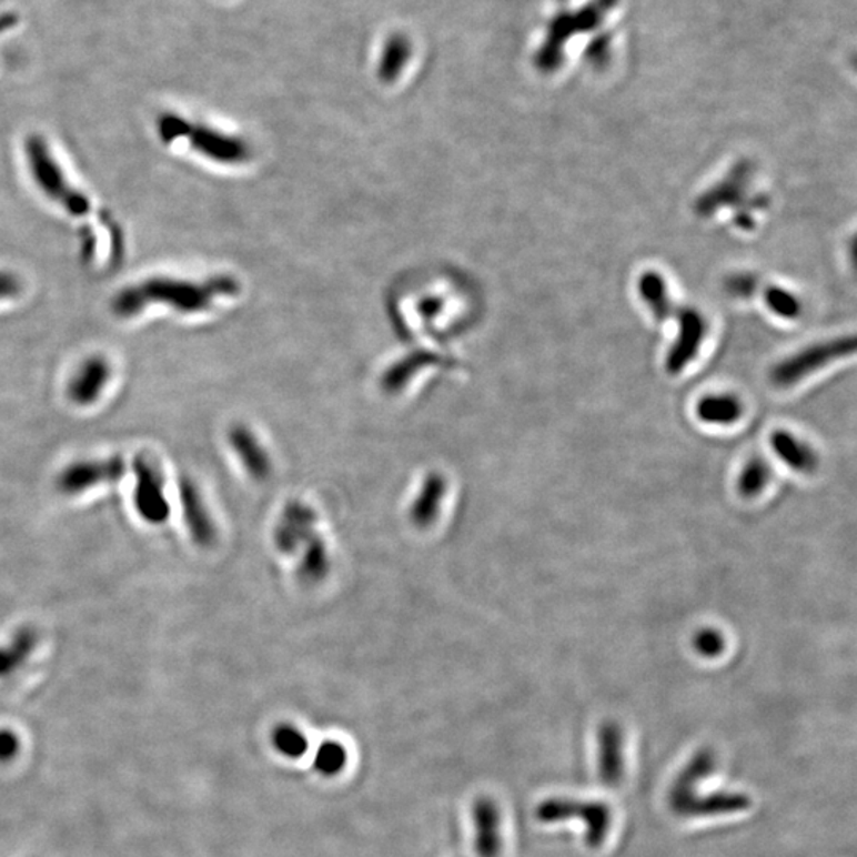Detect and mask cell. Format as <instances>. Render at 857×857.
I'll return each mask as SVG.
<instances>
[{
	"label": "cell",
	"instance_id": "3957f363",
	"mask_svg": "<svg viewBox=\"0 0 857 857\" xmlns=\"http://www.w3.org/2000/svg\"><path fill=\"white\" fill-rule=\"evenodd\" d=\"M616 0H593L578 12H564L550 24L548 36L538 53L535 65L543 73L556 72L563 64L564 47L572 37L598 28Z\"/></svg>",
	"mask_w": 857,
	"mask_h": 857
},
{
	"label": "cell",
	"instance_id": "e0dca14e",
	"mask_svg": "<svg viewBox=\"0 0 857 857\" xmlns=\"http://www.w3.org/2000/svg\"><path fill=\"white\" fill-rule=\"evenodd\" d=\"M110 376H112V367L105 357H88L69 383L70 401L81 406L94 404L110 382Z\"/></svg>",
	"mask_w": 857,
	"mask_h": 857
},
{
	"label": "cell",
	"instance_id": "836d02e7",
	"mask_svg": "<svg viewBox=\"0 0 857 857\" xmlns=\"http://www.w3.org/2000/svg\"><path fill=\"white\" fill-rule=\"evenodd\" d=\"M442 309V301L441 299H427V301L421 302L420 305V312L423 316H434L437 315L438 310Z\"/></svg>",
	"mask_w": 857,
	"mask_h": 857
},
{
	"label": "cell",
	"instance_id": "ffe728a7",
	"mask_svg": "<svg viewBox=\"0 0 857 857\" xmlns=\"http://www.w3.org/2000/svg\"><path fill=\"white\" fill-rule=\"evenodd\" d=\"M742 413H744V405L737 397L729 394L707 395L697 405V416L704 423L718 424V426L735 423L740 420Z\"/></svg>",
	"mask_w": 857,
	"mask_h": 857
},
{
	"label": "cell",
	"instance_id": "e575fe53",
	"mask_svg": "<svg viewBox=\"0 0 857 857\" xmlns=\"http://www.w3.org/2000/svg\"><path fill=\"white\" fill-rule=\"evenodd\" d=\"M737 226L742 229H752L755 226V223H753L752 216H749V214H742V216L737 218Z\"/></svg>",
	"mask_w": 857,
	"mask_h": 857
},
{
	"label": "cell",
	"instance_id": "d6986e66",
	"mask_svg": "<svg viewBox=\"0 0 857 857\" xmlns=\"http://www.w3.org/2000/svg\"><path fill=\"white\" fill-rule=\"evenodd\" d=\"M331 572V554L326 542L313 535L304 545L301 561H299L298 576L305 585H317Z\"/></svg>",
	"mask_w": 857,
	"mask_h": 857
},
{
	"label": "cell",
	"instance_id": "ba28073f",
	"mask_svg": "<svg viewBox=\"0 0 857 857\" xmlns=\"http://www.w3.org/2000/svg\"><path fill=\"white\" fill-rule=\"evenodd\" d=\"M125 474V463L123 457L113 456L109 460L80 461L69 465L58 478L59 490L64 494H80L90 490L92 486L102 485V483H113L123 478Z\"/></svg>",
	"mask_w": 857,
	"mask_h": 857
},
{
	"label": "cell",
	"instance_id": "44dd1931",
	"mask_svg": "<svg viewBox=\"0 0 857 857\" xmlns=\"http://www.w3.org/2000/svg\"><path fill=\"white\" fill-rule=\"evenodd\" d=\"M437 356H434L427 351H416V353L410 354L405 360L399 361L383 375L382 387L386 393L395 394L399 391L404 390L406 383L415 376L416 372L421 369L427 367V365L435 364Z\"/></svg>",
	"mask_w": 857,
	"mask_h": 857
},
{
	"label": "cell",
	"instance_id": "83f0119b",
	"mask_svg": "<svg viewBox=\"0 0 857 857\" xmlns=\"http://www.w3.org/2000/svg\"><path fill=\"white\" fill-rule=\"evenodd\" d=\"M349 763L345 746L335 740H326L320 745L315 755V768L324 777H335Z\"/></svg>",
	"mask_w": 857,
	"mask_h": 857
},
{
	"label": "cell",
	"instance_id": "d4e9b609",
	"mask_svg": "<svg viewBox=\"0 0 857 857\" xmlns=\"http://www.w3.org/2000/svg\"><path fill=\"white\" fill-rule=\"evenodd\" d=\"M745 168L734 170L733 175L729 179L723 181L719 186L708 192L707 195L700 199L699 210L704 214H710L715 212L716 206L727 205V203H735L740 199L742 191H744L745 184Z\"/></svg>",
	"mask_w": 857,
	"mask_h": 857
},
{
	"label": "cell",
	"instance_id": "9c48e42d",
	"mask_svg": "<svg viewBox=\"0 0 857 857\" xmlns=\"http://www.w3.org/2000/svg\"><path fill=\"white\" fill-rule=\"evenodd\" d=\"M675 316L678 320V337L666 360V371L671 375L685 371L686 365L699 353L707 334V323L697 310L679 309Z\"/></svg>",
	"mask_w": 857,
	"mask_h": 857
},
{
	"label": "cell",
	"instance_id": "8fae6325",
	"mask_svg": "<svg viewBox=\"0 0 857 857\" xmlns=\"http://www.w3.org/2000/svg\"><path fill=\"white\" fill-rule=\"evenodd\" d=\"M317 516L315 510L304 502H290L283 508L276 524L273 541L283 554H294L315 535Z\"/></svg>",
	"mask_w": 857,
	"mask_h": 857
},
{
	"label": "cell",
	"instance_id": "9a60e30c",
	"mask_svg": "<svg viewBox=\"0 0 857 857\" xmlns=\"http://www.w3.org/2000/svg\"><path fill=\"white\" fill-rule=\"evenodd\" d=\"M475 853L478 857H498L502 853L501 810L490 797H480L472 807Z\"/></svg>",
	"mask_w": 857,
	"mask_h": 857
},
{
	"label": "cell",
	"instance_id": "5b68a950",
	"mask_svg": "<svg viewBox=\"0 0 857 857\" xmlns=\"http://www.w3.org/2000/svg\"><path fill=\"white\" fill-rule=\"evenodd\" d=\"M855 350L856 340L853 337H841L808 346L775 365L770 373L772 383L778 387L794 386L810 376L813 372L826 367L830 362L849 356L855 353Z\"/></svg>",
	"mask_w": 857,
	"mask_h": 857
},
{
	"label": "cell",
	"instance_id": "30bf717a",
	"mask_svg": "<svg viewBox=\"0 0 857 857\" xmlns=\"http://www.w3.org/2000/svg\"><path fill=\"white\" fill-rule=\"evenodd\" d=\"M179 496L184 523H186L192 541L201 548H212L218 542L216 524H214L212 513L203 501L199 486L191 478H181Z\"/></svg>",
	"mask_w": 857,
	"mask_h": 857
},
{
	"label": "cell",
	"instance_id": "4fadbf2b",
	"mask_svg": "<svg viewBox=\"0 0 857 857\" xmlns=\"http://www.w3.org/2000/svg\"><path fill=\"white\" fill-rule=\"evenodd\" d=\"M228 442L240 464L254 482H265L272 475L271 454L250 427L235 424L229 428Z\"/></svg>",
	"mask_w": 857,
	"mask_h": 857
},
{
	"label": "cell",
	"instance_id": "ac0fdd59",
	"mask_svg": "<svg viewBox=\"0 0 857 857\" xmlns=\"http://www.w3.org/2000/svg\"><path fill=\"white\" fill-rule=\"evenodd\" d=\"M775 454L793 471L811 474L818 468V456L807 443L800 442L786 431H777L770 437Z\"/></svg>",
	"mask_w": 857,
	"mask_h": 857
},
{
	"label": "cell",
	"instance_id": "1f68e13d",
	"mask_svg": "<svg viewBox=\"0 0 857 857\" xmlns=\"http://www.w3.org/2000/svg\"><path fill=\"white\" fill-rule=\"evenodd\" d=\"M608 53L609 42L607 37H598V39L594 40L593 46L587 48L586 58L591 64L602 68V65L607 64L609 58Z\"/></svg>",
	"mask_w": 857,
	"mask_h": 857
},
{
	"label": "cell",
	"instance_id": "7402d4cb",
	"mask_svg": "<svg viewBox=\"0 0 857 857\" xmlns=\"http://www.w3.org/2000/svg\"><path fill=\"white\" fill-rule=\"evenodd\" d=\"M638 293H641L646 305L652 309L653 315L657 320L666 321L677 313V309H675L671 298H668L666 282H664L659 273L646 272L645 275H642L641 280H638Z\"/></svg>",
	"mask_w": 857,
	"mask_h": 857
},
{
	"label": "cell",
	"instance_id": "6da1fadb",
	"mask_svg": "<svg viewBox=\"0 0 857 857\" xmlns=\"http://www.w3.org/2000/svg\"><path fill=\"white\" fill-rule=\"evenodd\" d=\"M239 284L231 276H213L205 282L153 276L131 284L114 295L113 313L120 317L140 315L151 305H168L180 313H201L221 295L238 293Z\"/></svg>",
	"mask_w": 857,
	"mask_h": 857
},
{
	"label": "cell",
	"instance_id": "cb8c5ba5",
	"mask_svg": "<svg viewBox=\"0 0 857 857\" xmlns=\"http://www.w3.org/2000/svg\"><path fill=\"white\" fill-rule=\"evenodd\" d=\"M412 54V46L405 36L395 34L384 43L380 59L379 77L384 83H393L401 75Z\"/></svg>",
	"mask_w": 857,
	"mask_h": 857
},
{
	"label": "cell",
	"instance_id": "603a6c76",
	"mask_svg": "<svg viewBox=\"0 0 857 857\" xmlns=\"http://www.w3.org/2000/svg\"><path fill=\"white\" fill-rule=\"evenodd\" d=\"M36 634L31 629L18 631L9 645L0 646V678L10 677L21 668L36 648Z\"/></svg>",
	"mask_w": 857,
	"mask_h": 857
},
{
	"label": "cell",
	"instance_id": "f1b7e54d",
	"mask_svg": "<svg viewBox=\"0 0 857 857\" xmlns=\"http://www.w3.org/2000/svg\"><path fill=\"white\" fill-rule=\"evenodd\" d=\"M764 298H766L768 309L777 313L778 316L793 320V317L800 315V302L797 301L796 295L782 290V288H768Z\"/></svg>",
	"mask_w": 857,
	"mask_h": 857
},
{
	"label": "cell",
	"instance_id": "f546056e",
	"mask_svg": "<svg viewBox=\"0 0 857 857\" xmlns=\"http://www.w3.org/2000/svg\"><path fill=\"white\" fill-rule=\"evenodd\" d=\"M724 637L715 629H702L694 635V648L704 657H716L724 652Z\"/></svg>",
	"mask_w": 857,
	"mask_h": 857
},
{
	"label": "cell",
	"instance_id": "2e32d148",
	"mask_svg": "<svg viewBox=\"0 0 857 857\" xmlns=\"http://www.w3.org/2000/svg\"><path fill=\"white\" fill-rule=\"evenodd\" d=\"M752 807V799L745 793H710L707 796H693L672 811L682 818H708V816L733 815L748 810Z\"/></svg>",
	"mask_w": 857,
	"mask_h": 857
},
{
	"label": "cell",
	"instance_id": "4316f807",
	"mask_svg": "<svg viewBox=\"0 0 857 857\" xmlns=\"http://www.w3.org/2000/svg\"><path fill=\"white\" fill-rule=\"evenodd\" d=\"M272 744L276 752L290 759H299L309 749V740L304 733L290 723L279 724L272 733Z\"/></svg>",
	"mask_w": 857,
	"mask_h": 857
},
{
	"label": "cell",
	"instance_id": "d6a6232c",
	"mask_svg": "<svg viewBox=\"0 0 857 857\" xmlns=\"http://www.w3.org/2000/svg\"><path fill=\"white\" fill-rule=\"evenodd\" d=\"M21 293V280L12 272L0 271V301L17 298Z\"/></svg>",
	"mask_w": 857,
	"mask_h": 857
},
{
	"label": "cell",
	"instance_id": "7c38bea8",
	"mask_svg": "<svg viewBox=\"0 0 857 857\" xmlns=\"http://www.w3.org/2000/svg\"><path fill=\"white\" fill-rule=\"evenodd\" d=\"M597 770L602 785L618 788L624 778V735L618 723L607 722L598 727Z\"/></svg>",
	"mask_w": 857,
	"mask_h": 857
},
{
	"label": "cell",
	"instance_id": "52a82bcc",
	"mask_svg": "<svg viewBox=\"0 0 857 857\" xmlns=\"http://www.w3.org/2000/svg\"><path fill=\"white\" fill-rule=\"evenodd\" d=\"M181 139H186L192 150L198 151L202 157L221 164H240L250 158V148L243 140L224 134L209 125L192 124L188 121Z\"/></svg>",
	"mask_w": 857,
	"mask_h": 857
},
{
	"label": "cell",
	"instance_id": "4dcf8cb0",
	"mask_svg": "<svg viewBox=\"0 0 857 857\" xmlns=\"http://www.w3.org/2000/svg\"><path fill=\"white\" fill-rule=\"evenodd\" d=\"M21 742L17 734L9 729L0 730V764H9L20 755Z\"/></svg>",
	"mask_w": 857,
	"mask_h": 857
},
{
	"label": "cell",
	"instance_id": "5bb4252c",
	"mask_svg": "<svg viewBox=\"0 0 857 857\" xmlns=\"http://www.w3.org/2000/svg\"><path fill=\"white\" fill-rule=\"evenodd\" d=\"M448 493V483L438 472L424 476L420 493L409 508V520L416 530H428L441 518L443 502Z\"/></svg>",
	"mask_w": 857,
	"mask_h": 857
},
{
	"label": "cell",
	"instance_id": "484cf974",
	"mask_svg": "<svg viewBox=\"0 0 857 857\" xmlns=\"http://www.w3.org/2000/svg\"><path fill=\"white\" fill-rule=\"evenodd\" d=\"M772 468L766 460L760 456L752 457L745 464L744 471L738 476V494L745 498H753L763 493L764 487L770 482Z\"/></svg>",
	"mask_w": 857,
	"mask_h": 857
},
{
	"label": "cell",
	"instance_id": "8992f818",
	"mask_svg": "<svg viewBox=\"0 0 857 857\" xmlns=\"http://www.w3.org/2000/svg\"><path fill=\"white\" fill-rule=\"evenodd\" d=\"M132 467H134L137 475L134 494L137 512L147 523H165L169 520L170 507L168 498L164 496V478H162L161 472L143 454L135 457Z\"/></svg>",
	"mask_w": 857,
	"mask_h": 857
},
{
	"label": "cell",
	"instance_id": "277c9868",
	"mask_svg": "<svg viewBox=\"0 0 857 857\" xmlns=\"http://www.w3.org/2000/svg\"><path fill=\"white\" fill-rule=\"evenodd\" d=\"M538 821L545 824L579 819L586 827V845L591 849H601L607 840L612 827V810L604 801L576 800L568 797H553L542 801L535 811Z\"/></svg>",
	"mask_w": 857,
	"mask_h": 857
},
{
	"label": "cell",
	"instance_id": "7a4b0ae2",
	"mask_svg": "<svg viewBox=\"0 0 857 857\" xmlns=\"http://www.w3.org/2000/svg\"><path fill=\"white\" fill-rule=\"evenodd\" d=\"M26 162L34 179L37 188L57 202L73 218H87L92 205L87 195L81 194L72 183H69L64 170L51 153L50 145L42 135H29L24 143Z\"/></svg>",
	"mask_w": 857,
	"mask_h": 857
}]
</instances>
